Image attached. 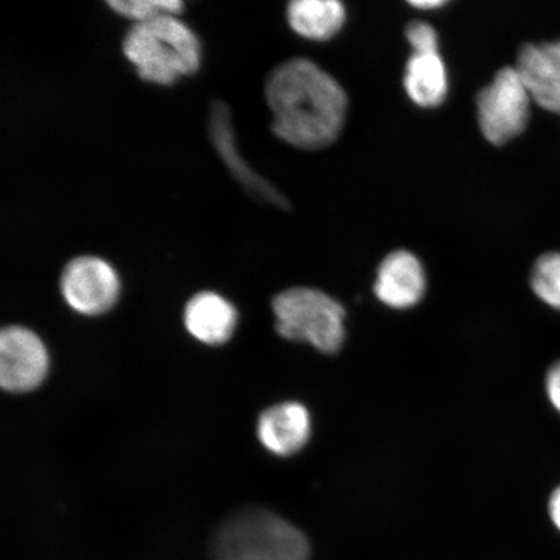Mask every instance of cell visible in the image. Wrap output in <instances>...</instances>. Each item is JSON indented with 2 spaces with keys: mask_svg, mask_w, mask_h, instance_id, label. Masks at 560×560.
Masks as SVG:
<instances>
[{
  "mask_svg": "<svg viewBox=\"0 0 560 560\" xmlns=\"http://www.w3.org/2000/svg\"><path fill=\"white\" fill-rule=\"evenodd\" d=\"M265 96L275 115L272 131L298 149H325L345 126V89L310 59L280 62L266 80Z\"/></svg>",
  "mask_w": 560,
  "mask_h": 560,
  "instance_id": "cell-1",
  "label": "cell"
},
{
  "mask_svg": "<svg viewBox=\"0 0 560 560\" xmlns=\"http://www.w3.org/2000/svg\"><path fill=\"white\" fill-rule=\"evenodd\" d=\"M122 51L137 68L140 80L161 86L195 74L201 61L198 37L173 15L132 24L125 35Z\"/></svg>",
  "mask_w": 560,
  "mask_h": 560,
  "instance_id": "cell-2",
  "label": "cell"
},
{
  "mask_svg": "<svg viewBox=\"0 0 560 560\" xmlns=\"http://www.w3.org/2000/svg\"><path fill=\"white\" fill-rule=\"evenodd\" d=\"M215 560H307L311 545L295 525L268 510L231 516L213 542Z\"/></svg>",
  "mask_w": 560,
  "mask_h": 560,
  "instance_id": "cell-3",
  "label": "cell"
},
{
  "mask_svg": "<svg viewBox=\"0 0 560 560\" xmlns=\"http://www.w3.org/2000/svg\"><path fill=\"white\" fill-rule=\"evenodd\" d=\"M277 332L304 341L324 353H336L346 340V311L319 290L296 287L272 300Z\"/></svg>",
  "mask_w": 560,
  "mask_h": 560,
  "instance_id": "cell-4",
  "label": "cell"
},
{
  "mask_svg": "<svg viewBox=\"0 0 560 560\" xmlns=\"http://www.w3.org/2000/svg\"><path fill=\"white\" fill-rule=\"evenodd\" d=\"M530 101L515 67L499 70L476 100L480 130L488 142L501 145L520 136L529 120Z\"/></svg>",
  "mask_w": 560,
  "mask_h": 560,
  "instance_id": "cell-5",
  "label": "cell"
},
{
  "mask_svg": "<svg viewBox=\"0 0 560 560\" xmlns=\"http://www.w3.org/2000/svg\"><path fill=\"white\" fill-rule=\"evenodd\" d=\"M60 287L67 304L83 315L108 312L120 293V280L115 269L94 256L69 261L62 270Z\"/></svg>",
  "mask_w": 560,
  "mask_h": 560,
  "instance_id": "cell-6",
  "label": "cell"
},
{
  "mask_svg": "<svg viewBox=\"0 0 560 560\" xmlns=\"http://www.w3.org/2000/svg\"><path fill=\"white\" fill-rule=\"evenodd\" d=\"M208 130L217 155L252 199L279 209H290L291 205L285 196L271 182L245 163L236 147L231 112L225 102L215 100L210 103Z\"/></svg>",
  "mask_w": 560,
  "mask_h": 560,
  "instance_id": "cell-7",
  "label": "cell"
},
{
  "mask_svg": "<svg viewBox=\"0 0 560 560\" xmlns=\"http://www.w3.org/2000/svg\"><path fill=\"white\" fill-rule=\"evenodd\" d=\"M50 360L37 335L25 327L10 326L0 334V384L7 392L24 394L42 383Z\"/></svg>",
  "mask_w": 560,
  "mask_h": 560,
  "instance_id": "cell-8",
  "label": "cell"
},
{
  "mask_svg": "<svg viewBox=\"0 0 560 560\" xmlns=\"http://www.w3.org/2000/svg\"><path fill=\"white\" fill-rule=\"evenodd\" d=\"M425 272L419 258L409 250H395L377 269L375 295L392 310H408L423 299Z\"/></svg>",
  "mask_w": 560,
  "mask_h": 560,
  "instance_id": "cell-9",
  "label": "cell"
},
{
  "mask_svg": "<svg viewBox=\"0 0 560 560\" xmlns=\"http://www.w3.org/2000/svg\"><path fill=\"white\" fill-rule=\"evenodd\" d=\"M515 68L532 100L560 112V39L524 45Z\"/></svg>",
  "mask_w": 560,
  "mask_h": 560,
  "instance_id": "cell-10",
  "label": "cell"
},
{
  "mask_svg": "<svg viewBox=\"0 0 560 560\" xmlns=\"http://www.w3.org/2000/svg\"><path fill=\"white\" fill-rule=\"evenodd\" d=\"M312 435V418L304 405L283 402L258 418L257 436L270 453L289 457L303 450Z\"/></svg>",
  "mask_w": 560,
  "mask_h": 560,
  "instance_id": "cell-11",
  "label": "cell"
},
{
  "mask_svg": "<svg viewBox=\"0 0 560 560\" xmlns=\"http://www.w3.org/2000/svg\"><path fill=\"white\" fill-rule=\"evenodd\" d=\"M236 310L215 292H200L188 301L185 325L196 340L209 346L226 342L235 331Z\"/></svg>",
  "mask_w": 560,
  "mask_h": 560,
  "instance_id": "cell-12",
  "label": "cell"
},
{
  "mask_svg": "<svg viewBox=\"0 0 560 560\" xmlns=\"http://www.w3.org/2000/svg\"><path fill=\"white\" fill-rule=\"evenodd\" d=\"M404 85L419 107H438L447 94L446 67L439 52L412 54L406 65Z\"/></svg>",
  "mask_w": 560,
  "mask_h": 560,
  "instance_id": "cell-13",
  "label": "cell"
},
{
  "mask_svg": "<svg viewBox=\"0 0 560 560\" xmlns=\"http://www.w3.org/2000/svg\"><path fill=\"white\" fill-rule=\"evenodd\" d=\"M287 19L292 30L303 37L325 40L345 25L346 9L338 0H295L287 9Z\"/></svg>",
  "mask_w": 560,
  "mask_h": 560,
  "instance_id": "cell-14",
  "label": "cell"
},
{
  "mask_svg": "<svg viewBox=\"0 0 560 560\" xmlns=\"http://www.w3.org/2000/svg\"><path fill=\"white\" fill-rule=\"evenodd\" d=\"M532 290L545 304L560 311V252L537 258L530 272Z\"/></svg>",
  "mask_w": 560,
  "mask_h": 560,
  "instance_id": "cell-15",
  "label": "cell"
},
{
  "mask_svg": "<svg viewBox=\"0 0 560 560\" xmlns=\"http://www.w3.org/2000/svg\"><path fill=\"white\" fill-rule=\"evenodd\" d=\"M110 10L137 23H143L160 16L173 15L184 9L179 0H110Z\"/></svg>",
  "mask_w": 560,
  "mask_h": 560,
  "instance_id": "cell-16",
  "label": "cell"
},
{
  "mask_svg": "<svg viewBox=\"0 0 560 560\" xmlns=\"http://www.w3.org/2000/svg\"><path fill=\"white\" fill-rule=\"evenodd\" d=\"M406 38L412 47V54L439 52L438 32L425 21H412L406 27Z\"/></svg>",
  "mask_w": 560,
  "mask_h": 560,
  "instance_id": "cell-17",
  "label": "cell"
},
{
  "mask_svg": "<svg viewBox=\"0 0 560 560\" xmlns=\"http://www.w3.org/2000/svg\"><path fill=\"white\" fill-rule=\"evenodd\" d=\"M546 392L551 405L560 412V361L549 370L546 376Z\"/></svg>",
  "mask_w": 560,
  "mask_h": 560,
  "instance_id": "cell-18",
  "label": "cell"
},
{
  "mask_svg": "<svg viewBox=\"0 0 560 560\" xmlns=\"http://www.w3.org/2000/svg\"><path fill=\"white\" fill-rule=\"evenodd\" d=\"M550 520L555 523L558 530H560V487L551 494L549 502Z\"/></svg>",
  "mask_w": 560,
  "mask_h": 560,
  "instance_id": "cell-19",
  "label": "cell"
},
{
  "mask_svg": "<svg viewBox=\"0 0 560 560\" xmlns=\"http://www.w3.org/2000/svg\"><path fill=\"white\" fill-rule=\"evenodd\" d=\"M410 4L417 7V9L432 10L443 7L445 2L444 0H417V2L415 0V2H410Z\"/></svg>",
  "mask_w": 560,
  "mask_h": 560,
  "instance_id": "cell-20",
  "label": "cell"
}]
</instances>
